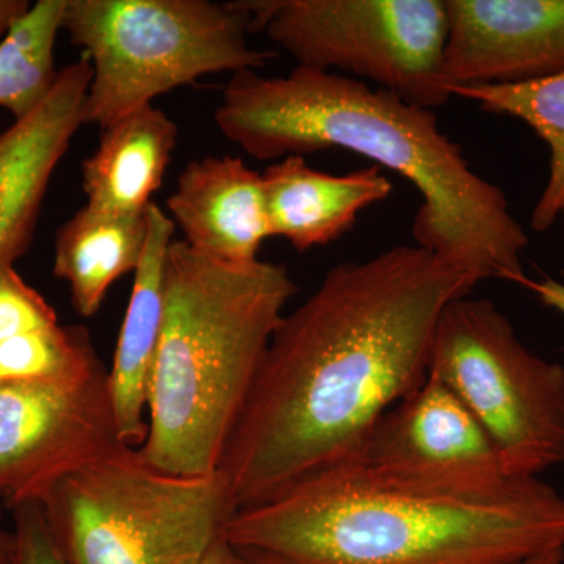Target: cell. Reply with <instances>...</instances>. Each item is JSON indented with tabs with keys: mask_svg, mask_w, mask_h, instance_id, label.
<instances>
[{
	"mask_svg": "<svg viewBox=\"0 0 564 564\" xmlns=\"http://www.w3.org/2000/svg\"><path fill=\"white\" fill-rule=\"evenodd\" d=\"M122 441L109 370L69 384L0 388V507L41 505L61 481Z\"/></svg>",
	"mask_w": 564,
	"mask_h": 564,
	"instance_id": "9",
	"label": "cell"
},
{
	"mask_svg": "<svg viewBox=\"0 0 564 564\" xmlns=\"http://www.w3.org/2000/svg\"><path fill=\"white\" fill-rule=\"evenodd\" d=\"M522 288L534 293L544 306L551 307L564 315V282L545 278V280H532L527 276Z\"/></svg>",
	"mask_w": 564,
	"mask_h": 564,
	"instance_id": "22",
	"label": "cell"
},
{
	"mask_svg": "<svg viewBox=\"0 0 564 564\" xmlns=\"http://www.w3.org/2000/svg\"><path fill=\"white\" fill-rule=\"evenodd\" d=\"M176 141V122L154 106L102 129L98 148L82 163L85 206L117 215L147 212L162 187Z\"/></svg>",
	"mask_w": 564,
	"mask_h": 564,
	"instance_id": "17",
	"label": "cell"
},
{
	"mask_svg": "<svg viewBox=\"0 0 564 564\" xmlns=\"http://www.w3.org/2000/svg\"><path fill=\"white\" fill-rule=\"evenodd\" d=\"M426 375L480 423L505 474L540 477L564 463V367L530 351L489 300L467 295L444 307Z\"/></svg>",
	"mask_w": 564,
	"mask_h": 564,
	"instance_id": "7",
	"label": "cell"
},
{
	"mask_svg": "<svg viewBox=\"0 0 564 564\" xmlns=\"http://www.w3.org/2000/svg\"><path fill=\"white\" fill-rule=\"evenodd\" d=\"M91 76L85 57L65 66L47 98L0 133V270L31 248L52 176L85 124Z\"/></svg>",
	"mask_w": 564,
	"mask_h": 564,
	"instance_id": "12",
	"label": "cell"
},
{
	"mask_svg": "<svg viewBox=\"0 0 564 564\" xmlns=\"http://www.w3.org/2000/svg\"><path fill=\"white\" fill-rule=\"evenodd\" d=\"M560 220L563 221V229H564V207H563L562 215H560Z\"/></svg>",
	"mask_w": 564,
	"mask_h": 564,
	"instance_id": "28",
	"label": "cell"
},
{
	"mask_svg": "<svg viewBox=\"0 0 564 564\" xmlns=\"http://www.w3.org/2000/svg\"><path fill=\"white\" fill-rule=\"evenodd\" d=\"M102 364L87 328L62 325L14 267L0 270V388L79 383Z\"/></svg>",
	"mask_w": 564,
	"mask_h": 564,
	"instance_id": "15",
	"label": "cell"
},
{
	"mask_svg": "<svg viewBox=\"0 0 564 564\" xmlns=\"http://www.w3.org/2000/svg\"><path fill=\"white\" fill-rule=\"evenodd\" d=\"M166 206L184 242L215 261H258L270 237L262 173L234 155H209L185 165Z\"/></svg>",
	"mask_w": 564,
	"mask_h": 564,
	"instance_id": "13",
	"label": "cell"
},
{
	"mask_svg": "<svg viewBox=\"0 0 564 564\" xmlns=\"http://www.w3.org/2000/svg\"><path fill=\"white\" fill-rule=\"evenodd\" d=\"M174 223L152 203L148 209V237L137 267L128 311L122 321L113 366L109 370L111 400L122 441L139 448L147 440L148 406L152 364L161 337L165 259L173 242Z\"/></svg>",
	"mask_w": 564,
	"mask_h": 564,
	"instance_id": "16",
	"label": "cell"
},
{
	"mask_svg": "<svg viewBox=\"0 0 564 564\" xmlns=\"http://www.w3.org/2000/svg\"><path fill=\"white\" fill-rule=\"evenodd\" d=\"M478 284L419 245L333 267L282 317L223 452L218 474L236 511L350 454L425 381L444 307Z\"/></svg>",
	"mask_w": 564,
	"mask_h": 564,
	"instance_id": "1",
	"label": "cell"
},
{
	"mask_svg": "<svg viewBox=\"0 0 564 564\" xmlns=\"http://www.w3.org/2000/svg\"><path fill=\"white\" fill-rule=\"evenodd\" d=\"M234 551L237 552L240 564H278L276 562H273V560H270L269 556L258 554V552L237 551V549H234Z\"/></svg>",
	"mask_w": 564,
	"mask_h": 564,
	"instance_id": "27",
	"label": "cell"
},
{
	"mask_svg": "<svg viewBox=\"0 0 564 564\" xmlns=\"http://www.w3.org/2000/svg\"><path fill=\"white\" fill-rule=\"evenodd\" d=\"M226 139L258 161L347 150L399 174L419 195L415 245L478 282L521 285L529 236L507 196L478 176L434 110L344 74L296 66L288 76L234 73L214 115Z\"/></svg>",
	"mask_w": 564,
	"mask_h": 564,
	"instance_id": "2",
	"label": "cell"
},
{
	"mask_svg": "<svg viewBox=\"0 0 564 564\" xmlns=\"http://www.w3.org/2000/svg\"><path fill=\"white\" fill-rule=\"evenodd\" d=\"M448 93L524 122L547 144L549 176L530 221L533 231L551 229L564 207V73L522 84L455 87Z\"/></svg>",
	"mask_w": 564,
	"mask_h": 564,
	"instance_id": "19",
	"label": "cell"
},
{
	"mask_svg": "<svg viewBox=\"0 0 564 564\" xmlns=\"http://www.w3.org/2000/svg\"><path fill=\"white\" fill-rule=\"evenodd\" d=\"M262 187L270 237L288 240L300 252L333 243L393 191L380 166L329 174L313 169L304 155L270 165Z\"/></svg>",
	"mask_w": 564,
	"mask_h": 564,
	"instance_id": "14",
	"label": "cell"
},
{
	"mask_svg": "<svg viewBox=\"0 0 564 564\" xmlns=\"http://www.w3.org/2000/svg\"><path fill=\"white\" fill-rule=\"evenodd\" d=\"M66 0H39L0 40V107L13 121L32 113L47 98L58 73L55 40Z\"/></svg>",
	"mask_w": 564,
	"mask_h": 564,
	"instance_id": "20",
	"label": "cell"
},
{
	"mask_svg": "<svg viewBox=\"0 0 564 564\" xmlns=\"http://www.w3.org/2000/svg\"><path fill=\"white\" fill-rule=\"evenodd\" d=\"M445 91L564 73V0H445Z\"/></svg>",
	"mask_w": 564,
	"mask_h": 564,
	"instance_id": "11",
	"label": "cell"
},
{
	"mask_svg": "<svg viewBox=\"0 0 564 564\" xmlns=\"http://www.w3.org/2000/svg\"><path fill=\"white\" fill-rule=\"evenodd\" d=\"M29 0H0V39L7 35L11 25L31 9Z\"/></svg>",
	"mask_w": 564,
	"mask_h": 564,
	"instance_id": "23",
	"label": "cell"
},
{
	"mask_svg": "<svg viewBox=\"0 0 564 564\" xmlns=\"http://www.w3.org/2000/svg\"><path fill=\"white\" fill-rule=\"evenodd\" d=\"M223 540L278 564H522L564 549L540 477L440 481L337 462L236 511Z\"/></svg>",
	"mask_w": 564,
	"mask_h": 564,
	"instance_id": "3",
	"label": "cell"
},
{
	"mask_svg": "<svg viewBox=\"0 0 564 564\" xmlns=\"http://www.w3.org/2000/svg\"><path fill=\"white\" fill-rule=\"evenodd\" d=\"M339 462L403 477L485 481L510 477L488 434L447 386L426 375Z\"/></svg>",
	"mask_w": 564,
	"mask_h": 564,
	"instance_id": "10",
	"label": "cell"
},
{
	"mask_svg": "<svg viewBox=\"0 0 564 564\" xmlns=\"http://www.w3.org/2000/svg\"><path fill=\"white\" fill-rule=\"evenodd\" d=\"M147 237L148 210L117 215L84 206L58 229L54 274L68 282L77 314L99 313L111 285L135 272Z\"/></svg>",
	"mask_w": 564,
	"mask_h": 564,
	"instance_id": "18",
	"label": "cell"
},
{
	"mask_svg": "<svg viewBox=\"0 0 564 564\" xmlns=\"http://www.w3.org/2000/svg\"><path fill=\"white\" fill-rule=\"evenodd\" d=\"M251 32H265L296 66L343 70L434 110L441 84L445 0H247Z\"/></svg>",
	"mask_w": 564,
	"mask_h": 564,
	"instance_id": "8",
	"label": "cell"
},
{
	"mask_svg": "<svg viewBox=\"0 0 564 564\" xmlns=\"http://www.w3.org/2000/svg\"><path fill=\"white\" fill-rule=\"evenodd\" d=\"M2 508L0 507V564L17 562V533L3 524Z\"/></svg>",
	"mask_w": 564,
	"mask_h": 564,
	"instance_id": "24",
	"label": "cell"
},
{
	"mask_svg": "<svg viewBox=\"0 0 564 564\" xmlns=\"http://www.w3.org/2000/svg\"><path fill=\"white\" fill-rule=\"evenodd\" d=\"M148 386L141 456L165 473L215 474L296 284L284 265L226 263L173 240Z\"/></svg>",
	"mask_w": 564,
	"mask_h": 564,
	"instance_id": "4",
	"label": "cell"
},
{
	"mask_svg": "<svg viewBox=\"0 0 564 564\" xmlns=\"http://www.w3.org/2000/svg\"><path fill=\"white\" fill-rule=\"evenodd\" d=\"M17 533L14 564H68L58 551L40 505H28L13 511Z\"/></svg>",
	"mask_w": 564,
	"mask_h": 564,
	"instance_id": "21",
	"label": "cell"
},
{
	"mask_svg": "<svg viewBox=\"0 0 564 564\" xmlns=\"http://www.w3.org/2000/svg\"><path fill=\"white\" fill-rule=\"evenodd\" d=\"M522 564H564V549L544 552V554L533 556Z\"/></svg>",
	"mask_w": 564,
	"mask_h": 564,
	"instance_id": "26",
	"label": "cell"
},
{
	"mask_svg": "<svg viewBox=\"0 0 564 564\" xmlns=\"http://www.w3.org/2000/svg\"><path fill=\"white\" fill-rule=\"evenodd\" d=\"M202 564H240L237 552L225 540L217 541Z\"/></svg>",
	"mask_w": 564,
	"mask_h": 564,
	"instance_id": "25",
	"label": "cell"
},
{
	"mask_svg": "<svg viewBox=\"0 0 564 564\" xmlns=\"http://www.w3.org/2000/svg\"><path fill=\"white\" fill-rule=\"evenodd\" d=\"M62 31L91 63L85 124L101 129L207 74L258 70L245 2L66 0Z\"/></svg>",
	"mask_w": 564,
	"mask_h": 564,
	"instance_id": "5",
	"label": "cell"
},
{
	"mask_svg": "<svg viewBox=\"0 0 564 564\" xmlns=\"http://www.w3.org/2000/svg\"><path fill=\"white\" fill-rule=\"evenodd\" d=\"M40 508L68 564H202L236 513L218 470L165 473L129 445L70 474Z\"/></svg>",
	"mask_w": 564,
	"mask_h": 564,
	"instance_id": "6",
	"label": "cell"
}]
</instances>
